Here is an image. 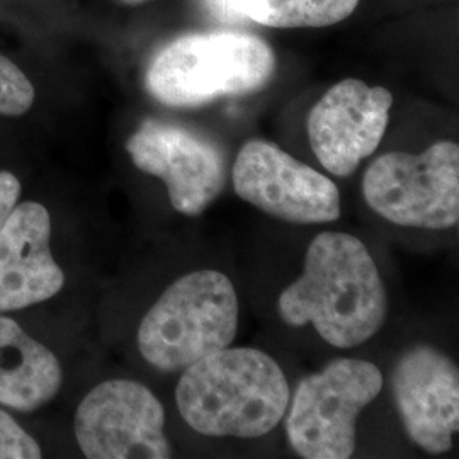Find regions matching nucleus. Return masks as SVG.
<instances>
[{"instance_id": "obj_8", "label": "nucleus", "mask_w": 459, "mask_h": 459, "mask_svg": "<svg viewBox=\"0 0 459 459\" xmlns=\"http://www.w3.org/2000/svg\"><path fill=\"white\" fill-rule=\"evenodd\" d=\"M233 187L247 203L290 223H332L341 216L333 181L263 140H250L238 152Z\"/></svg>"}, {"instance_id": "obj_17", "label": "nucleus", "mask_w": 459, "mask_h": 459, "mask_svg": "<svg viewBox=\"0 0 459 459\" xmlns=\"http://www.w3.org/2000/svg\"><path fill=\"white\" fill-rule=\"evenodd\" d=\"M21 196V184L16 176L5 170H0V229L5 223L7 216L16 208Z\"/></svg>"}, {"instance_id": "obj_11", "label": "nucleus", "mask_w": 459, "mask_h": 459, "mask_svg": "<svg viewBox=\"0 0 459 459\" xmlns=\"http://www.w3.org/2000/svg\"><path fill=\"white\" fill-rule=\"evenodd\" d=\"M394 394L411 441L432 455L449 451L459 429L456 364L434 347H413L394 368Z\"/></svg>"}, {"instance_id": "obj_16", "label": "nucleus", "mask_w": 459, "mask_h": 459, "mask_svg": "<svg viewBox=\"0 0 459 459\" xmlns=\"http://www.w3.org/2000/svg\"><path fill=\"white\" fill-rule=\"evenodd\" d=\"M41 458V447L16 420L0 411V459Z\"/></svg>"}, {"instance_id": "obj_14", "label": "nucleus", "mask_w": 459, "mask_h": 459, "mask_svg": "<svg viewBox=\"0 0 459 459\" xmlns=\"http://www.w3.org/2000/svg\"><path fill=\"white\" fill-rule=\"evenodd\" d=\"M242 14L269 28H322L344 21L359 0H237Z\"/></svg>"}, {"instance_id": "obj_2", "label": "nucleus", "mask_w": 459, "mask_h": 459, "mask_svg": "<svg viewBox=\"0 0 459 459\" xmlns=\"http://www.w3.org/2000/svg\"><path fill=\"white\" fill-rule=\"evenodd\" d=\"M187 426L210 437L269 434L290 405V385L263 351L225 347L186 368L176 390Z\"/></svg>"}, {"instance_id": "obj_5", "label": "nucleus", "mask_w": 459, "mask_h": 459, "mask_svg": "<svg viewBox=\"0 0 459 459\" xmlns=\"http://www.w3.org/2000/svg\"><path fill=\"white\" fill-rule=\"evenodd\" d=\"M362 193L394 225L451 229L459 220V147L439 142L419 155L385 153L366 170Z\"/></svg>"}, {"instance_id": "obj_1", "label": "nucleus", "mask_w": 459, "mask_h": 459, "mask_svg": "<svg viewBox=\"0 0 459 459\" xmlns=\"http://www.w3.org/2000/svg\"><path fill=\"white\" fill-rule=\"evenodd\" d=\"M278 308L288 325L312 324L327 344L351 349L368 342L385 325L388 299L361 240L324 231L307 250L303 274L279 296Z\"/></svg>"}, {"instance_id": "obj_10", "label": "nucleus", "mask_w": 459, "mask_h": 459, "mask_svg": "<svg viewBox=\"0 0 459 459\" xmlns=\"http://www.w3.org/2000/svg\"><path fill=\"white\" fill-rule=\"evenodd\" d=\"M394 104L385 87L358 79L335 83L308 117V136L318 162L337 178L356 172L362 159L379 147Z\"/></svg>"}, {"instance_id": "obj_12", "label": "nucleus", "mask_w": 459, "mask_h": 459, "mask_svg": "<svg viewBox=\"0 0 459 459\" xmlns=\"http://www.w3.org/2000/svg\"><path fill=\"white\" fill-rule=\"evenodd\" d=\"M51 218L39 203H22L0 229V312H14L58 295L65 284L49 250Z\"/></svg>"}, {"instance_id": "obj_3", "label": "nucleus", "mask_w": 459, "mask_h": 459, "mask_svg": "<svg viewBox=\"0 0 459 459\" xmlns=\"http://www.w3.org/2000/svg\"><path fill=\"white\" fill-rule=\"evenodd\" d=\"M276 72L273 48L259 36L235 31L187 34L150 62V96L170 108H197L264 89Z\"/></svg>"}, {"instance_id": "obj_4", "label": "nucleus", "mask_w": 459, "mask_h": 459, "mask_svg": "<svg viewBox=\"0 0 459 459\" xmlns=\"http://www.w3.org/2000/svg\"><path fill=\"white\" fill-rule=\"evenodd\" d=\"M238 298L225 274L196 271L172 282L138 328V349L160 371H179L230 347Z\"/></svg>"}, {"instance_id": "obj_6", "label": "nucleus", "mask_w": 459, "mask_h": 459, "mask_svg": "<svg viewBox=\"0 0 459 459\" xmlns=\"http://www.w3.org/2000/svg\"><path fill=\"white\" fill-rule=\"evenodd\" d=\"M381 388V371L362 359H337L305 377L286 419L291 447L301 458H351L356 449L358 417Z\"/></svg>"}, {"instance_id": "obj_15", "label": "nucleus", "mask_w": 459, "mask_h": 459, "mask_svg": "<svg viewBox=\"0 0 459 459\" xmlns=\"http://www.w3.org/2000/svg\"><path fill=\"white\" fill-rule=\"evenodd\" d=\"M33 102V83L19 66L0 55V115H24L31 109Z\"/></svg>"}, {"instance_id": "obj_18", "label": "nucleus", "mask_w": 459, "mask_h": 459, "mask_svg": "<svg viewBox=\"0 0 459 459\" xmlns=\"http://www.w3.org/2000/svg\"><path fill=\"white\" fill-rule=\"evenodd\" d=\"M208 9L216 19L229 24H242L247 17L238 9L237 0H206Z\"/></svg>"}, {"instance_id": "obj_13", "label": "nucleus", "mask_w": 459, "mask_h": 459, "mask_svg": "<svg viewBox=\"0 0 459 459\" xmlns=\"http://www.w3.org/2000/svg\"><path fill=\"white\" fill-rule=\"evenodd\" d=\"M62 386V368L48 347L22 327L0 316V403L34 411L51 402Z\"/></svg>"}, {"instance_id": "obj_19", "label": "nucleus", "mask_w": 459, "mask_h": 459, "mask_svg": "<svg viewBox=\"0 0 459 459\" xmlns=\"http://www.w3.org/2000/svg\"><path fill=\"white\" fill-rule=\"evenodd\" d=\"M121 2H125V4H140L143 0H121Z\"/></svg>"}, {"instance_id": "obj_7", "label": "nucleus", "mask_w": 459, "mask_h": 459, "mask_svg": "<svg viewBox=\"0 0 459 459\" xmlns=\"http://www.w3.org/2000/svg\"><path fill=\"white\" fill-rule=\"evenodd\" d=\"M164 429L159 398L145 385L128 379L100 383L75 413V437L85 458H170Z\"/></svg>"}, {"instance_id": "obj_9", "label": "nucleus", "mask_w": 459, "mask_h": 459, "mask_svg": "<svg viewBox=\"0 0 459 459\" xmlns=\"http://www.w3.org/2000/svg\"><path fill=\"white\" fill-rule=\"evenodd\" d=\"M133 164L167 186L169 199L179 213H203L225 182V159L213 143L195 132L147 119L126 142Z\"/></svg>"}]
</instances>
